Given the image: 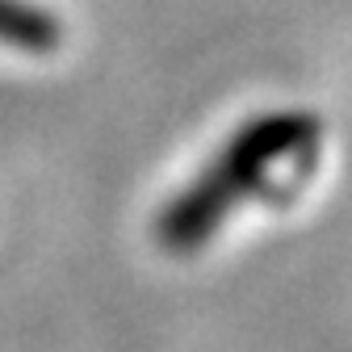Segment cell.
Listing matches in <instances>:
<instances>
[{"mask_svg":"<svg viewBox=\"0 0 352 352\" xmlns=\"http://www.w3.org/2000/svg\"><path fill=\"white\" fill-rule=\"evenodd\" d=\"M319 130H323L319 118L306 109H269V113L248 118L210 155V164L160 210L155 218L160 248L176 256L206 248L281 160L311 151L319 143Z\"/></svg>","mask_w":352,"mask_h":352,"instance_id":"obj_1","label":"cell"},{"mask_svg":"<svg viewBox=\"0 0 352 352\" xmlns=\"http://www.w3.org/2000/svg\"><path fill=\"white\" fill-rule=\"evenodd\" d=\"M63 42V21L34 0H0V47L25 55H51Z\"/></svg>","mask_w":352,"mask_h":352,"instance_id":"obj_2","label":"cell"}]
</instances>
